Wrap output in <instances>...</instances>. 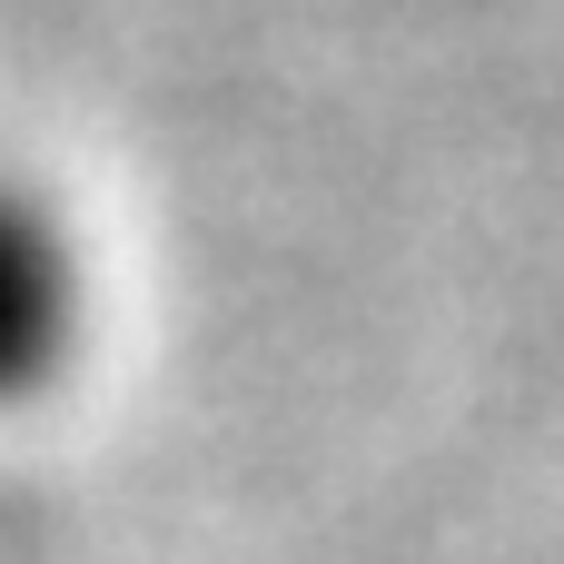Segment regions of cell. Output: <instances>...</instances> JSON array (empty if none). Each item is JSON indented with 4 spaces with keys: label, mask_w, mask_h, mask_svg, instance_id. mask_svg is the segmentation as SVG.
Here are the masks:
<instances>
[{
    "label": "cell",
    "mask_w": 564,
    "mask_h": 564,
    "mask_svg": "<svg viewBox=\"0 0 564 564\" xmlns=\"http://www.w3.org/2000/svg\"><path fill=\"white\" fill-rule=\"evenodd\" d=\"M89 347V258L69 208L0 159V416L40 406Z\"/></svg>",
    "instance_id": "1"
}]
</instances>
